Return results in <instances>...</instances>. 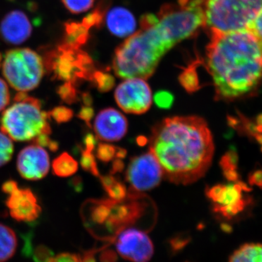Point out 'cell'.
I'll return each mask as SVG.
<instances>
[{
    "label": "cell",
    "mask_w": 262,
    "mask_h": 262,
    "mask_svg": "<svg viewBox=\"0 0 262 262\" xmlns=\"http://www.w3.org/2000/svg\"><path fill=\"white\" fill-rule=\"evenodd\" d=\"M58 96L65 103L72 104L77 102L80 99V94L77 91L75 84L70 82H66L57 90Z\"/></svg>",
    "instance_id": "26"
},
{
    "label": "cell",
    "mask_w": 262,
    "mask_h": 262,
    "mask_svg": "<svg viewBox=\"0 0 262 262\" xmlns=\"http://www.w3.org/2000/svg\"><path fill=\"white\" fill-rule=\"evenodd\" d=\"M89 80L92 82L101 93L108 92L113 89L115 84V80L111 75L96 70L91 75Z\"/></svg>",
    "instance_id": "25"
},
{
    "label": "cell",
    "mask_w": 262,
    "mask_h": 262,
    "mask_svg": "<svg viewBox=\"0 0 262 262\" xmlns=\"http://www.w3.org/2000/svg\"><path fill=\"white\" fill-rule=\"evenodd\" d=\"M122 201L112 202L110 213L103 229L107 233L117 234L128 226L134 225L144 211L142 203L138 201L137 192L129 193Z\"/></svg>",
    "instance_id": "13"
},
{
    "label": "cell",
    "mask_w": 262,
    "mask_h": 262,
    "mask_svg": "<svg viewBox=\"0 0 262 262\" xmlns=\"http://www.w3.org/2000/svg\"><path fill=\"white\" fill-rule=\"evenodd\" d=\"M116 258V254L111 251H104L101 255V262H115Z\"/></svg>",
    "instance_id": "43"
},
{
    "label": "cell",
    "mask_w": 262,
    "mask_h": 262,
    "mask_svg": "<svg viewBox=\"0 0 262 262\" xmlns=\"http://www.w3.org/2000/svg\"><path fill=\"white\" fill-rule=\"evenodd\" d=\"M124 169V163L122 162L121 159H118L116 158V160L113 162V166H112L111 174L119 173V172H122Z\"/></svg>",
    "instance_id": "44"
},
{
    "label": "cell",
    "mask_w": 262,
    "mask_h": 262,
    "mask_svg": "<svg viewBox=\"0 0 262 262\" xmlns=\"http://www.w3.org/2000/svg\"><path fill=\"white\" fill-rule=\"evenodd\" d=\"M106 26L108 30L118 37H125L133 34L136 29L134 15L125 8H115L106 15Z\"/></svg>",
    "instance_id": "18"
},
{
    "label": "cell",
    "mask_w": 262,
    "mask_h": 262,
    "mask_svg": "<svg viewBox=\"0 0 262 262\" xmlns=\"http://www.w3.org/2000/svg\"><path fill=\"white\" fill-rule=\"evenodd\" d=\"M168 33L160 25L155 15L141 20V29L117 48L113 69L123 79L142 78L153 75L160 60L175 46Z\"/></svg>",
    "instance_id": "3"
},
{
    "label": "cell",
    "mask_w": 262,
    "mask_h": 262,
    "mask_svg": "<svg viewBox=\"0 0 262 262\" xmlns=\"http://www.w3.org/2000/svg\"><path fill=\"white\" fill-rule=\"evenodd\" d=\"M127 151L123 148L116 147V152H115V157L118 159H123L126 157Z\"/></svg>",
    "instance_id": "49"
},
{
    "label": "cell",
    "mask_w": 262,
    "mask_h": 262,
    "mask_svg": "<svg viewBox=\"0 0 262 262\" xmlns=\"http://www.w3.org/2000/svg\"><path fill=\"white\" fill-rule=\"evenodd\" d=\"M248 29L252 31L262 40V8L253 19Z\"/></svg>",
    "instance_id": "38"
},
{
    "label": "cell",
    "mask_w": 262,
    "mask_h": 262,
    "mask_svg": "<svg viewBox=\"0 0 262 262\" xmlns=\"http://www.w3.org/2000/svg\"><path fill=\"white\" fill-rule=\"evenodd\" d=\"M32 26L24 12L16 10L5 15L0 24V37L8 44L20 45L32 35Z\"/></svg>",
    "instance_id": "17"
},
{
    "label": "cell",
    "mask_w": 262,
    "mask_h": 262,
    "mask_svg": "<svg viewBox=\"0 0 262 262\" xmlns=\"http://www.w3.org/2000/svg\"><path fill=\"white\" fill-rule=\"evenodd\" d=\"M71 187L75 189V192H80L82 189V179L80 177H75L71 181Z\"/></svg>",
    "instance_id": "45"
},
{
    "label": "cell",
    "mask_w": 262,
    "mask_h": 262,
    "mask_svg": "<svg viewBox=\"0 0 262 262\" xmlns=\"http://www.w3.org/2000/svg\"><path fill=\"white\" fill-rule=\"evenodd\" d=\"M110 199L115 201H122L127 196V189L125 184L119 181H115L113 184L105 188Z\"/></svg>",
    "instance_id": "30"
},
{
    "label": "cell",
    "mask_w": 262,
    "mask_h": 262,
    "mask_svg": "<svg viewBox=\"0 0 262 262\" xmlns=\"http://www.w3.org/2000/svg\"><path fill=\"white\" fill-rule=\"evenodd\" d=\"M238 163V154L234 147L229 148L228 151L221 158V168L224 177L229 182H236L239 180V174L237 172Z\"/></svg>",
    "instance_id": "22"
},
{
    "label": "cell",
    "mask_w": 262,
    "mask_h": 262,
    "mask_svg": "<svg viewBox=\"0 0 262 262\" xmlns=\"http://www.w3.org/2000/svg\"><path fill=\"white\" fill-rule=\"evenodd\" d=\"M251 191V187L239 180L234 184H216L208 188L206 195L213 202L215 213L227 220H232L243 213L251 204V198L244 194Z\"/></svg>",
    "instance_id": "9"
},
{
    "label": "cell",
    "mask_w": 262,
    "mask_h": 262,
    "mask_svg": "<svg viewBox=\"0 0 262 262\" xmlns=\"http://www.w3.org/2000/svg\"><path fill=\"white\" fill-rule=\"evenodd\" d=\"M10 100V95L8 84L3 79L0 78V112L3 111L9 104Z\"/></svg>",
    "instance_id": "35"
},
{
    "label": "cell",
    "mask_w": 262,
    "mask_h": 262,
    "mask_svg": "<svg viewBox=\"0 0 262 262\" xmlns=\"http://www.w3.org/2000/svg\"><path fill=\"white\" fill-rule=\"evenodd\" d=\"M80 256L82 262H96V259H95L94 252H92V251L86 252L84 255Z\"/></svg>",
    "instance_id": "46"
},
{
    "label": "cell",
    "mask_w": 262,
    "mask_h": 262,
    "mask_svg": "<svg viewBox=\"0 0 262 262\" xmlns=\"http://www.w3.org/2000/svg\"><path fill=\"white\" fill-rule=\"evenodd\" d=\"M189 239H190L187 235H182V234L181 235L180 234V235L176 236L173 238L170 239V246L173 251H179V250L182 249L184 246H187Z\"/></svg>",
    "instance_id": "40"
},
{
    "label": "cell",
    "mask_w": 262,
    "mask_h": 262,
    "mask_svg": "<svg viewBox=\"0 0 262 262\" xmlns=\"http://www.w3.org/2000/svg\"><path fill=\"white\" fill-rule=\"evenodd\" d=\"M255 127L258 133L262 134V113L259 114L257 117H256V120L254 121Z\"/></svg>",
    "instance_id": "47"
},
{
    "label": "cell",
    "mask_w": 262,
    "mask_h": 262,
    "mask_svg": "<svg viewBox=\"0 0 262 262\" xmlns=\"http://www.w3.org/2000/svg\"><path fill=\"white\" fill-rule=\"evenodd\" d=\"M261 151H262V145H261Z\"/></svg>",
    "instance_id": "51"
},
{
    "label": "cell",
    "mask_w": 262,
    "mask_h": 262,
    "mask_svg": "<svg viewBox=\"0 0 262 262\" xmlns=\"http://www.w3.org/2000/svg\"><path fill=\"white\" fill-rule=\"evenodd\" d=\"M149 145L161 165L163 177L182 185L204 177L215 150L208 123L198 116L164 119L153 127Z\"/></svg>",
    "instance_id": "1"
},
{
    "label": "cell",
    "mask_w": 262,
    "mask_h": 262,
    "mask_svg": "<svg viewBox=\"0 0 262 262\" xmlns=\"http://www.w3.org/2000/svg\"><path fill=\"white\" fill-rule=\"evenodd\" d=\"M115 98L122 111L134 115L146 113L152 102L151 89L142 78L126 79L117 86Z\"/></svg>",
    "instance_id": "11"
},
{
    "label": "cell",
    "mask_w": 262,
    "mask_h": 262,
    "mask_svg": "<svg viewBox=\"0 0 262 262\" xmlns=\"http://www.w3.org/2000/svg\"><path fill=\"white\" fill-rule=\"evenodd\" d=\"M206 48V67L217 101L253 97L262 84V40L246 29L213 33Z\"/></svg>",
    "instance_id": "2"
},
{
    "label": "cell",
    "mask_w": 262,
    "mask_h": 262,
    "mask_svg": "<svg viewBox=\"0 0 262 262\" xmlns=\"http://www.w3.org/2000/svg\"><path fill=\"white\" fill-rule=\"evenodd\" d=\"M137 143L139 145L144 146L147 143V140H146V138L144 137V136H139L137 139Z\"/></svg>",
    "instance_id": "50"
},
{
    "label": "cell",
    "mask_w": 262,
    "mask_h": 262,
    "mask_svg": "<svg viewBox=\"0 0 262 262\" xmlns=\"http://www.w3.org/2000/svg\"><path fill=\"white\" fill-rule=\"evenodd\" d=\"M163 172L161 165L151 151L130 160L126 171V180L133 192H142L158 187Z\"/></svg>",
    "instance_id": "10"
},
{
    "label": "cell",
    "mask_w": 262,
    "mask_h": 262,
    "mask_svg": "<svg viewBox=\"0 0 262 262\" xmlns=\"http://www.w3.org/2000/svg\"><path fill=\"white\" fill-rule=\"evenodd\" d=\"M127 127L126 117L113 108L101 110L94 121V130L97 139L108 142L121 140L126 135Z\"/></svg>",
    "instance_id": "16"
},
{
    "label": "cell",
    "mask_w": 262,
    "mask_h": 262,
    "mask_svg": "<svg viewBox=\"0 0 262 262\" xmlns=\"http://www.w3.org/2000/svg\"><path fill=\"white\" fill-rule=\"evenodd\" d=\"M203 26L210 34L248 29L262 0H202Z\"/></svg>",
    "instance_id": "5"
},
{
    "label": "cell",
    "mask_w": 262,
    "mask_h": 262,
    "mask_svg": "<svg viewBox=\"0 0 262 262\" xmlns=\"http://www.w3.org/2000/svg\"><path fill=\"white\" fill-rule=\"evenodd\" d=\"M117 251L131 262H149L154 254V245L149 236L137 229H125L117 234Z\"/></svg>",
    "instance_id": "12"
},
{
    "label": "cell",
    "mask_w": 262,
    "mask_h": 262,
    "mask_svg": "<svg viewBox=\"0 0 262 262\" xmlns=\"http://www.w3.org/2000/svg\"><path fill=\"white\" fill-rule=\"evenodd\" d=\"M158 23L175 44L192 37L203 26L202 0H178L164 5L156 15Z\"/></svg>",
    "instance_id": "8"
},
{
    "label": "cell",
    "mask_w": 262,
    "mask_h": 262,
    "mask_svg": "<svg viewBox=\"0 0 262 262\" xmlns=\"http://www.w3.org/2000/svg\"><path fill=\"white\" fill-rule=\"evenodd\" d=\"M18 241L14 231L0 223V262L8 261L14 256Z\"/></svg>",
    "instance_id": "20"
},
{
    "label": "cell",
    "mask_w": 262,
    "mask_h": 262,
    "mask_svg": "<svg viewBox=\"0 0 262 262\" xmlns=\"http://www.w3.org/2000/svg\"><path fill=\"white\" fill-rule=\"evenodd\" d=\"M33 259L35 262H49L50 260L54 256L53 251L47 246H38L34 251H33ZM31 254V255H32Z\"/></svg>",
    "instance_id": "34"
},
{
    "label": "cell",
    "mask_w": 262,
    "mask_h": 262,
    "mask_svg": "<svg viewBox=\"0 0 262 262\" xmlns=\"http://www.w3.org/2000/svg\"><path fill=\"white\" fill-rule=\"evenodd\" d=\"M6 206L12 218L18 222H31L37 220L41 207L35 194L29 189H20L16 186L8 193Z\"/></svg>",
    "instance_id": "15"
},
{
    "label": "cell",
    "mask_w": 262,
    "mask_h": 262,
    "mask_svg": "<svg viewBox=\"0 0 262 262\" xmlns=\"http://www.w3.org/2000/svg\"><path fill=\"white\" fill-rule=\"evenodd\" d=\"M174 101L173 95L168 91H161L155 96V104L163 110H168L171 107Z\"/></svg>",
    "instance_id": "33"
},
{
    "label": "cell",
    "mask_w": 262,
    "mask_h": 262,
    "mask_svg": "<svg viewBox=\"0 0 262 262\" xmlns=\"http://www.w3.org/2000/svg\"><path fill=\"white\" fill-rule=\"evenodd\" d=\"M13 144L11 139L4 134L0 132V167L8 163L13 154Z\"/></svg>",
    "instance_id": "27"
},
{
    "label": "cell",
    "mask_w": 262,
    "mask_h": 262,
    "mask_svg": "<svg viewBox=\"0 0 262 262\" xmlns=\"http://www.w3.org/2000/svg\"><path fill=\"white\" fill-rule=\"evenodd\" d=\"M36 144L40 146L48 147L53 151H56L58 149V144L56 141H53L47 134H43L36 138L34 140Z\"/></svg>",
    "instance_id": "36"
},
{
    "label": "cell",
    "mask_w": 262,
    "mask_h": 262,
    "mask_svg": "<svg viewBox=\"0 0 262 262\" xmlns=\"http://www.w3.org/2000/svg\"><path fill=\"white\" fill-rule=\"evenodd\" d=\"M229 262H262V244H246L236 250Z\"/></svg>",
    "instance_id": "21"
},
{
    "label": "cell",
    "mask_w": 262,
    "mask_h": 262,
    "mask_svg": "<svg viewBox=\"0 0 262 262\" xmlns=\"http://www.w3.org/2000/svg\"><path fill=\"white\" fill-rule=\"evenodd\" d=\"M248 182L251 186H256L262 189V169L251 172L248 177Z\"/></svg>",
    "instance_id": "41"
},
{
    "label": "cell",
    "mask_w": 262,
    "mask_h": 262,
    "mask_svg": "<svg viewBox=\"0 0 262 262\" xmlns=\"http://www.w3.org/2000/svg\"><path fill=\"white\" fill-rule=\"evenodd\" d=\"M49 262H82L80 255L75 253H63L54 256Z\"/></svg>",
    "instance_id": "37"
},
{
    "label": "cell",
    "mask_w": 262,
    "mask_h": 262,
    "mask_svg": "<svg viewBox=\"0 0 262 262\" xmlns=\"http://www.w3.org/2000/svg\"><path fill=\"white\" fill-rule=\"evenodd\" d=\"M48 115L49 117H53V120L58 123L70 121L74 116L73 111L72 110L63 106L53 108L48 113Z\"/></svg>",
    "instance_id": "31"
},
{
    "label": "cell",
    "mask_w": 262,
    "mask_h": 262,
    "mask_svg": "<svg viewBox=\"0 0 262 262\" xmlns=\"http://www.w3.org/2000/svg\"><path fill=\"white\" fill-rule=\"evenodd\" d=\"M66 8L74 14L84 13L91 9L94 0H61Z\"/></svg>",
    "instance_id": "28"
},
{
    "label": "cell",
    "mask_w": 262,
    "mask_h": 262,
    "mask_svg": "<svg viewBox=\"0 0 262 262\" xmlns=\"http://www.w3.org/2000/svg\"><path fill=\"white\" fill-rule=\"evenodd\" d=\"M77 117L80 120H83L89 127H91V120L94 117V110L91 106H85L84 105L81 108Z\"/></svg>",
    "instance_id": "39"
},
{
    "label": "cell",
    "mask_w": 262,
    "mask_h": 262,
    "mask_svg": "<svg viewBox=\"0 0 262 262\" xmlns=\"http://www.w3.org/2000/svg\"><path fill=\"white\" fill-rule=\"evenodd\" d=\"M88 29L82 23L70 21L64 24V38L63 42L71 47L80 48L89 39Z\"/></svg>",
    "instance_id": "19"
},
{
    "label": "cell",
    "mask_w": 262,
    "mask_h": 262,
    "mask_svg": "<svg viewBox=\"0 0 262 262\" xmlns=\"http://www.w3.org/2000/svg\"><path fill=\"white\" fill-rule=\"evenodd\" d=\"M3 73L8 83L19 92L32 91L45 74L42 57L29 48H14L5 53Z\"/></svg>",
    "instance_id": "7"
},
{
    "label": "cell",
    "mask_w": 262,
    "mask_h": 262,
    "mask_svg": "<svg viewBox=\"0 0 262 262\" xmlns=\"http://www.w3.org/2000/svg\"><path fill=\"white\" fill-rule=\"evenodd\" d=\"M14 101L0 120L4 134L18 141H34L39 136L51 134L49 115L42 110L39 100L19 92Z\"/></svg>",
    "instance_id": "4"
},
{
    "label": "cell",
    "mask_w": 262,
    "mask_h": 262,
    "mask_svg": "<svg viewBox=\"0 0 262 262\" xmlns=\"http://www.w3.org/2000/svg\"><path fill=\"white\" fill-rule=\"evenodd\" d=\"M80 164L82 168L86 171L95 176V177H100L99 171L96 164V159L92 151H88V150L82 149V154H81Z\"/></svg>",
    "instance_id": "29"
},
{
    "label": "cell",
    "mask_w": 262,
    "mask_h": 262,
    "mask_svg": "<svg viewBox=\"0 0 262 262\" xmlns=\"http://www.w3.org/2000/svg\"><path fill=\"white\" fill-rule=\"evenodd\" d=\"M43 57L45 69L53 79L75 85L80 81L89 80L95 71L92 59L87 53L63 42L45 52Z\"/></svg>",
    "instance_id": "6"
},
{
    "label": "cell",
    "mask_w": 262,
    "mask_h": 262,
    "mask_svg": "<svg viewBox=\"0 0 262 262\" xmlns=\"http://www.w3.org/2000/svg\"><path fill=\"white\" fill-rule=\"evenodd\" d=\"M180 83L189 94H192L201 88L198 74L193 67L184 71L179 77Z\"/></svg>",
    "instance_id": "24"
},
{
    "label": "cell",
    "mask_w": 262,
    "mask_h": 262,
    "mask_svg": "<svg viewBox=\"0 0 262 262\" xmlns=\"http://www.w3.org/2000/svg\"><path fill=\"white\" fill-rule=\"evenodd\" d=\"M116 152V147L107 144H99L96 149L98 159L103 163H108L114 159Z\"/></svg>",
    "instance_id": "32"
},
{
    "label": "cell",
    "mask_w": 262,
    "mask_h": 262,
    "mask_svg": "<svg viewBox=\"0 0 262 262\" xmlns=\"http://www.w3.org/2000/svg\"><path fill=\"white\" fill-rule=\"evenodd\" d=\"M81 97H82V102L85 106H91L92 105L93 98L91 95L88 94V93H84V94H82Z\"/></svg>",
    "instance_id": "48"
},
{
    "label": "cell",
    "mask_w": 262,
    "mask_h": 262,
    "mask_svg": "<svg viewBox=\"0 0 262 262\" xmlns=\"http://www.w3.org/2000/svg\"><path fill=\"white\" fill-rule=\"evenodd\" d=\"M17 168L24 179L39 180L44 178L49 171V155L42 146L37 144L27 146L19 153Z\"/></svg>",
    "instance_id": "14"
},
{
    "label": "cell",
    "mask_w": 262,
    "mask_h": 262,
    "mask_svg": "<svg viewBox=\"0 0 262 262\" xmlns=\"http://www.w3.org/2000/svg\"><path fill=\"white\" fill-rule=\"evenodd\" d=\"M53 171L59 177H69L78 170V163L70 154L62 153L53 162Z\"/></svg>",
    "instance_id": "23"
},
{
    "label": "cell",
    "mask_w": 262,
    "mask_h": 262,
    "mask_svg": "<svg viewBox=\"0 0 262 262\" xmlns=\"http://www.w3.org/2000/svg\"><path fill=\"white\" fill-rule=\"evenodd\" d=\"M96 144H97V140L96 138L95 137L94 134H87L83 138V144L84 149L88 151H94L95 147H96Z\"/></svg>",
    "instance_id": "42"
}]
</instances>
